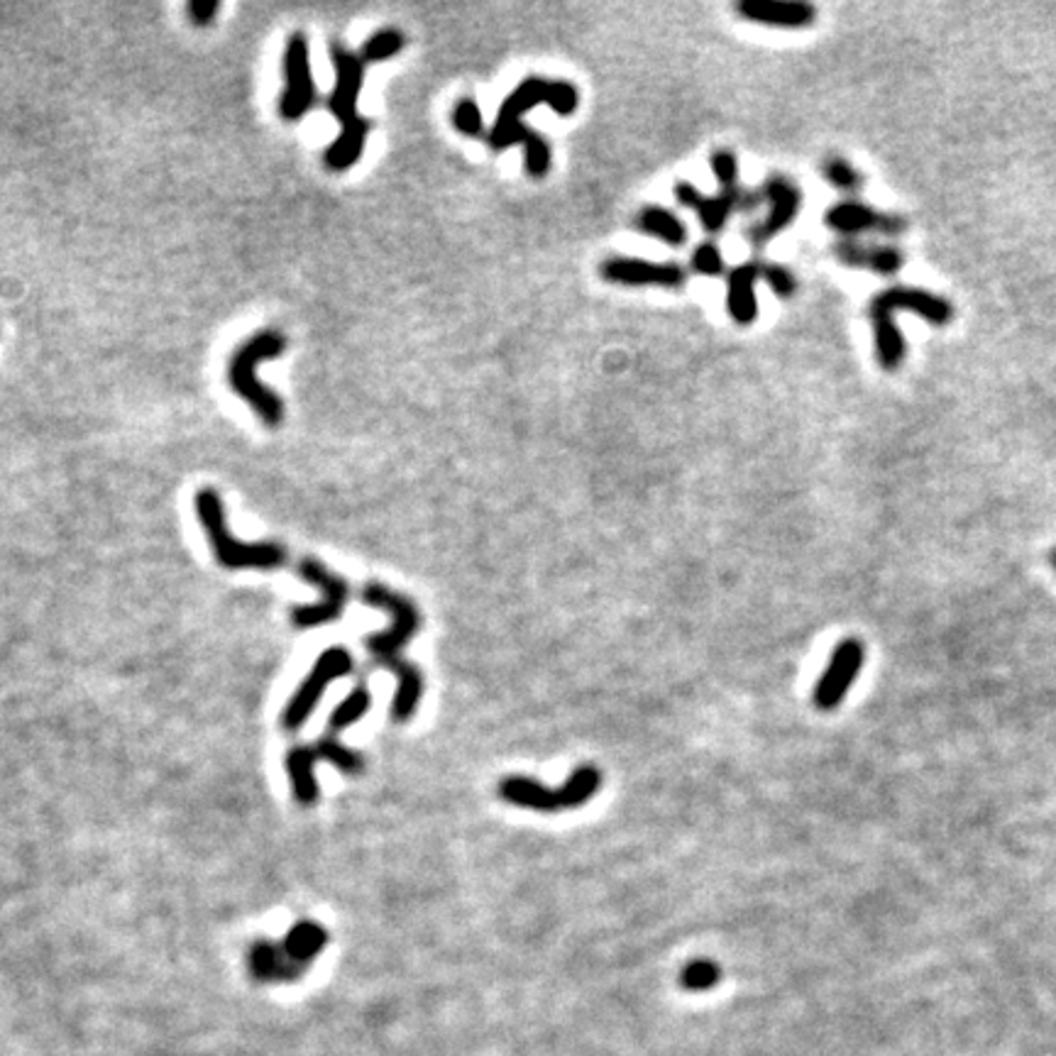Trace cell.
Listing matches in <instances>:
<instances>
[{
	"mask_svg": "<svg viewBox=\"0 0 1056 1056\" xmlns=\"http://www.w3.org/2000/svg\"><path fill=\"white\" fill-rule=\"evenodd\" d=\"M286 338L276 330H262L232 352L228 362V384L242 402L252 406L266 426H280L284 418V402L282 396L272 392L270 387L260 382L258 367L264 360H274L284 355Z\"/></svg>",
	"mask_w": 1056,
	"mask_h": 1056,
	"instance_id": "5",
	"label": "cell"
},
{
	"mask_svg": "<svg viewBox=\"0 0 1056 1056\" xmlns=\"http://www.w3.org/2000/svg\"><path fill=\"white\" fill-rule=\"evenodd\" d=\"M825 224L829 230L839 232L841 240H856L861 232H881V236H903L907 230V220L897 214H881L871 206L861 202H839L831 206L825 216Z\"/></svg>",
	"mask_w": 1056,
	"mask_h": 1056,
	"instance_id": "16",
	"label": "cell"
},
{
	"mask_svg": "<svg viewBox=\"0 0 1056 1056\" xmlns=\"http://www.w3.org/2000/svg\"><path fill=\"white\" fill-rule=\"evenodd\" d=\"M675 198L681 206L695 210L699 224H703V228L711 232V236H717L719 230H725L729 218L737 214V210H753L763 202L761 192L753 194L741 186L719 188L717 196H705L690 182H681L675 186Z\"/></svg>",
	"mask_w": 1056,
	"mask_h": 1056,
	"instance_id": "11",
	"label": "cell"
},
{
	"mask_svg": "<svg viewBox=\"0 0 1056 1056\" xmlns=\"http://www.w3.org/2000/svg\"><path fill=\"white\" fill-rule=\"evenodd\" d=\"M717 981H719L717 964L705 961V959L693 961L683 971V978H681V983L685 988H690V991H707V988H711Z\"/></svg>",
	"mask_w": 1056,
	"mask_h": 1056,
	"instance_id": "28",
	"label": "cell"
},
{
	"mask_svg": "<svg viewBox=\"0 0 1056 1056\" xmlns=\"http://www.w3.org/2000/svg\"><path fill=\"white\" fill-rule=\"evenodd\" d=\"M602 785V773L595 765H580L563 787L553 791L526 775H509L499 783V795L507 803L533 809V813H558V809H575L589 803Z\"/></svg>",
	"mask_w": 1056,
	"mask_h": 1056,
	"instance_id": "7",
	"label": "cell"
},
{
	"mask_svg": "<svg viewBox=\"0 0 1056 1056\" xmlns=\"http://www.w3.org/2000/svg\"><path fill=\"white\" fill-rule=\"evenodd\" d=\"M834 254L837 260L856 270H871L881 276H893L905 264L903 250L893 248V244H863L859 240H839L834 244Z\"/></svg>",
	"mask_w": 1056,
	"mask_h": 1056,
	"instance_id": "19",
	"label": "cell"
},
{
	"mask_svg": "<svg viewBox=\"0 0 1056 1056\" xmlns=\"http://www.w3.org/2000/svg\"><path fill=\"white\" fill-rule=\"evenodd\" d=\"M599 274L605 282L621 286L681 289L687 282L685 266L677 262H649L636 258H609L599 266Z\"/></svg>",
	"mask_w": 1056,
	"mask_h": 1056,
	"instance_id": "17",
	"label": "cell"
},
{
	"mask_svg": "<svg viewBox=\"0 0 1056 1056\" xmlns=\"http://www.w3.org/2000/svg\"><path fill=\"white\" fill-rule=\"evenodd\" d=\"M761 196L763 202L771 204L769 216L761 218L759 224H753L747 230L749 242L759 250L765 248L773 238L781 236L785 228H791L799 208H803V192H799V186L793 179H787L783 174L769 176L761 186Z\"/></svg>",
	"mask_w": 1056,
	"mask_h": 1056,
	"instance_id": "13",
	"label": "cell"
},
{
	"mask_svg": "<svg viewBox=\"0 0 1056 1056\" xmlns=\"http://www.w3.org/2000/svg\"><path fill=\"white\" fill-rule=\"evenodd\" d=\"M759 280L769 282L775 296L793 298L797 292L795 274L783 264H773L765 260L743 262L727 272V308L733 324L751 326L755 316H759V304H755L753 284Z\"/></svg>",
	"mask_w": 1056,
	"mask_h": 1056,
	"instance_id": "8",
	"label": "cell"
},
{
	"mask_svg": "<svg viewBox=\"0 0 1056 1056\" xmlns=\"http://www.w3.org/2000/svg\"><path fill=\"white\" fill-rule=\"evenodd\" d=\"M348 673H352V655H350L348 649L333 646V649L320 653L316 665L311 668V673L306 675V681L302 683V687H298L296 695L289 699V705L284 709V717H282L284 729H289V731L302 729L311 711L316 709V705L320 703V697H324L326 687L333 681H338V677H346Z\"/></svg>",
	"mask_w": 1056,
	"mask_h": 1056,
	"instance_id": "9",
	"label": "cell"
},
{
	"mask_svg": "<svg viewBox=\"0 0 1056 1056\" xmlns=\"http://www.w3.org/2000/svg\"><path fill=\"white\" fill-rule=\"evenodd\" d=\"M633 226H636V230L643 232V236H651L655 240L671 244V248H683V244L687 242L685 224L673 214V210L663 206L641 208L639 216L633 218Z\"/></svg>",
	"mask_w": 1056,
	"mask_h": 1056,
	"instance_id": "20",
	"label": "cell"
},
{
	"mask_svg": "<svg viewBox=\"0 0 1056 1056\" xmlns=\"http://www.w3.org/2000/svg\"><path fill=\"white\" fill-rule=\"evenodd\" d=\"M1049 563H1052V568L1056 570V548L1049 553Z\"/></svg>",
	"mask_w": 1056,
	"mask_h": 1056,
	"instance_id": "31",
	"label": "cell"
},
{
	"mask_svg": "<svg viewBox=\"0 0 1056 1056\" xmlns=\"http://www.w3.org/2000/svg\"><path fill=\"white\" fill-rule=\"evenodd\" d=\"M739 15L769 28H807L817 18L815 6L805 0H741Z\"/></svg>",
	"mask_w": 1056,
	"mask_h": 1056,
	"instance_id": "18",
	"label": "cell"
},
{
	"mask_svg": "<svg viewBox=\"0 0 1056 1056\" xmlns=\"http://www.w3.org/2000/svg\"><path fill=\"white\" fill-rule=\"evenodd\" d=\"M866 661V646L859 639H843L837 649H834L825 675L819 677L815 685V707L821 711L837 709L843 697L849 695L851 685L859 677Z\"/></svg>",
	"mask_w": 1056,
	"mask_h": 1056,
	"instance_id": "14",
	"label": "cell"
},
{
	"mask_svg": "<svg viewBox=\"0 0 1056 1056\" xmlns=\"http://www.w3.org/2000/svg\"><path fill=\"white\" fill-rule=\"evenodd\" d=\"M284 79L286 86L280 101V113L284 120L292 122L304 118L316 104V84L314 74H311L308 42L302 32H296V35H292L286 42Z\"/></svg>",
	"mask_w": 1056,
	"mask_h": 1056,
	"instance_id": "12",
	"label": "cell"
},
{
	"mask_svg": "<svg viewBox=\"0 0 1056 1056\" xmlns=\"http://www.w3.org/2000/svg\"><path fill=\"white\" fill-rule=\"evenodd\" d=\"M711 172L717 174L719 188L739 186V162L729 150H717L711 154Z\"/></svg>",
	"mask_w": 1056,
	"mask_h": 1056,
	"instance_id": "29",
	"label": "cell"
},
{
	"mask_svg": "<svg viewBox=\"0 0 1056 1056\" xmlns=\"http://www.w3.org/2000/svg\"><path fill=\"white\" fill-rule=\"evenodd\" d=\"M328 944L326 929L316 922H298L286 932L282 944L254 941L248 954L252 978L262 983L296 981Z\"/></svg>",
	"mask_w": 1056,
	"mask_h": 1056,
	"instance_id": "6",
	"label": "cell"
},
{
	"mask_svg": "<svg viewBox=\"0 0 1056 1056\" xmlns=\"http://www.w3.org/2000/svg\"><path fill=\"white\" fill-rule=\"evenodd\" d=\"M316 753L314 747H294L286 753V773L292 781L294 797L304 807L316 805L318 783H316Z\"/></svg>",
	"mask_w": 1056,
	"mask_h": 1056,
	"instance_id": "21",
	"label": "cell"
},
{
	"mask_svg": "<svg viewBox=\"0 0 1056 1056\" xmlns=\"http://www.w3.org/2000/svg\"><path fill=\"white\" fill-rule=\"evenodd\" d=\"M453 128L465 138H480L485 132L482 110L477 106L475 98H462L453 108Z\"/></svg>",
	"mask_w": 1056,
	"mask_h": 1056,
	"instance_id": "26",
	"label": "cell"
},
{
	"mask_svg": "<svg viewBox=\"0 0 1056 1056\" xmlns=\"http://www.w3.org/2000/svg\"><path fill=\"white\" fill-rule=\"evenodd\" d=\"M580 104V94L570 81H551L543 76H529L511 91L502 108H499L492 130H489V148L502 152L507 148L521 144L524 148V166L533 179H543L551 172L553 152L546 138L521 122L529 110L536 106H548L558 116H573Z\"/></svg>",
	"mask_w": 1056,
	"mask_h": 1056,
	"instance_id": "1",
	"label": "cell"
},
{
	"mask_svg": "<svg viewBox=\"0 0 1056 1056\" xmlns=\"http://www.w3.org/2000/svg\"><path fill=\"white\" fill-rule=\"evenodd\" d=\"M693 272L703 274V276H725L727 274V264L725 258H721V250L715 242H703L697 244L693 258H690Z\"/></svg>",
	"mask_w": 1056,
	"mask_h": 1056,
	"instance_id": "27",
	"label": "cell"
},
{
	"mask_svg": "<svg viewBox=\"0 0 1056 1056\" xmlns=\"http://www.w3.org/2000/svg\"><path fill=\"white\" fill-rule=\"evenodd\" d=\"M897 311H910L932 326H949L954 320V306L949 298L925 292L915 286H891L871 298V316H895Z\"/></svg>",
	"mask_w": 1056,
	"mask_h": 1056,
	"instance_id": "15",
	"label": "cell"
},
{
	"mask_svg": "<svg viewBox=\"0 0 1056 1056\" xmlns=\"http://www.w3.org/2000/svg\"><path fill=\"white\" fill-rule=\"evenodd\" d=\"M362 597L367 605L382 609L392 617V624H389L387 631L372 633V636L367 639V651L374 655V661L380 663L384 671L394 673L396 693L392 703V717L396 721H409L416 715L421 695H424V675H421L414 663L402 655V649L418 631V609L409 597L382 583L367 585Z\"/></svg>",
	"mask_w": 1056,
	"mask_h": 1056,
	"instance_id": "2",
	"label": "cell"
},
{
	"mask_svg": "<svg viewBox=\"0 0 1056 1056\" xmlns=\"http://www.w3.org/2000/svg\"><path fill=\"white\" fill-rule=\"evenodd\" d=\"M296 573L304 577L306 583L320 589L324 599L316 605H304L296 607L292 611V621L298 629H316L320 624H328V621L338 619L342 614V609L348 605L350 597V585L342 580L338 573H330L324 563L316 558H302L298 563Z\"/></svg>",
	"mask_w": 1056,
	"mask_h": 1056,
	"instance_id": "10",
	"label": "cell"
},
{
	"mask_svg": "<svg viewBox=\"0 0 1056 1056\" xmlns=\"http://www.w3.org/2000/svg\"><path fill=\"white\" fill-rule=\"evenodd\" d=\"M314 753H316V759L333 763L338 771L348 773V775H358V773L364 771L362 755L358 751L348 749L346 743H340L338 737H330V733L314 743Z\"/></svg>",
	"mask_w": 1056,
	"mask_h": 1056,
	"instance_id": "23",
	"label": "cell"
},
{
	"mask_svg": "<svg viewBox=\"0 0 1056 1056\" xmlns=\"http://www.w3.org/2000/svg\"><path fill=\"white\" fill-rule=\"evenodd\" d=\"M404 44H406L404 32H399L394 28H384L380 32H374V35L362 44L360 57H362L364 64H377V62L392 59L404 50Z\"/></svg>",
	"mask_w": 1056,
	"mask_h": 1056,
	"instance_id": "24",
	"label": "cell"
},
{
	"mask_svg": "<svg viewBox=\"0 0 1056 1056\" xmlns=\"http://www.w3.org/2000/svg\"><path fill=\"white\" fill-rule=\"evenodd\" d=\"M196 516L208 536L210 548H214L216 560L228 570H276L286 565L289 555L280 543L260 541V543H244L236 538L228 529L224 499L216 489H202L194 497Z\"/></svg>",
	"mask_w": 1056,
	"mask_h": 1056,
	"instance_id": "4",
	"label": "cell"
},
{
	"mask_svg": "<svg viewBox=\"0 0 1056 1056\" xmlns=\"http://www.w3.org/2000/svg\"><path fill=\"white\" fill-rule=\"evenodd\" d=\"M372 707V695L367 687H355V690L342 699V703L333 709L330 721H328V733L330 737H338L340 731L350 729L355 721H360L367 711Z\"/></svg>",
	"mask_w": 1056,
	"mask_h": 1056,
	"instance_id": "22",
	"label": "cell"
},
{
	"mask_svg": "<svg viewBox=\"0 0 1056 1056\" xmlns=\"http://www.w3.org/2000/svg\"><path fill=\"white\" fill-rule=\"evenodd\" d=\"M330 59L336 69V86L328 96L330 113L340 120V138L326 150V166L333 172H348L360 162L364 152L367 135H370V120L360 116L358 98L364 81V62L360 54H352L346 44H330Z\"/></svg>",
	"mask_w": 1056,
	"mask_h": 1056,
	"instance_id": "3",
	"label": "cell"
},
{
	"mask_svg": "<svg viewBox=\"0 0 1056 1056\" xmlns=\"http://www.w3.org/2000/svg\"><path fill=\"white\" fill-rule=\"evenodd\" d=\"M821 172H825V179L834 188H839V192L856 194L863 186L861 172L843 157H827L825 162H821Z\"/></svg>",
	"mask_w": 1056,
	"mask_h": 1056,
	"instance_id": "25",
	"label": "cell"
},
{
	"mask_svg": "<svg viewBox=\"0 0 1056 1056\" xmlns=\"http://www.w3.org/2000/svg\"><path fill=\"white\" fill-rule=\"evenodd\" d=\"M218 10H220L218 0H192V3H188V18H192L194 25L206 28L216 20Z\"/></svg>",
	"mask_w": 1056,
	"mask_h": 1056,
	"instance_id": "30",
	"label": "cell"
}]
</instances>
